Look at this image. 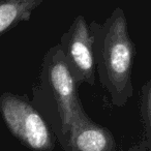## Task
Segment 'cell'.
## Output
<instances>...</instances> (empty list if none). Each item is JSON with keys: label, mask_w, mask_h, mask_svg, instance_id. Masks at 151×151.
<instances>
[{"label": "cell", "mask_w": 151, "mask_h": 151, "mask_svg": "<svg viewBox=\"0 0 151 151\" xmlns=\"http://www.w3.org/2000/svg\"><path fill=\"white\" fill-rule=\"evenodd\" d=\"M31 103L49 123L63 148L73 123L86 112L59 44L45 54L37 82L32 88Z\"/></svg>", "instance_id": "obj_1"}, {"label": "cell", "mask_w": 151, "mask_h": 151, "mask_svg": "<svg viewBox=\"0 0 151 151\" xmlns=\"http://www.w3.org/2000/svg\"><path fill=\"white\" fill-rule=\"evenodd\" d=\"M95 67L103 88L114 106L122 108L134 94L132 70L134 49L121 7H116L104 23H90Z\"/></svg>", "instance_id": "obj_2"}, {"label": "cell", "mask_w": 151, "mask_h": 151, "mask_svg": "<svg viewBox=\"0 0 151 151\" xmlns=\"http://www.w3.org/2000/svg\"><path fill=\"white\" fill-rule=\"evenodd\" d=\"M0 114L5 125L25 147L33 151H52L55 136L49 123L26 95H0Z\"/></svg>", "instance_id": "obj_3"}, {"label": "cell", "mask_w": 151, "mask_h": 151, "mask_svg": "<svg viewBox=\"0 0 151 151\" xmlns=\"http://www.w3.org/2000/svg\"><path fill=\"white\" fill-rule=\"evenodd\" d=\"M64 60L77 86L95 83V60L93 36L90 26L83 16H78L62 35L59 42Z\"/></svg>", "instance_id": "obj_4"}, {"label": "cell", "mask_w": 151, "mask_h": 151, "mask_svg": "<svg viewBox=\"0 0 151 151\" xmlns=\"http://www.w3.org/2000/svg\"><path fill=\"white\" fill-rule=\"evenodd\" d=\"M63 151H117L113 134L84 113L73 123Z\"/></svg>", "instance_id": "obj_5"}, {"label": "cell", "mask_w": 151, "mask_h": 151, "mask_svg": "<svg viewBox=\"0 0 151 151\" xmlns=\"http://www.w3.org/2000/svg\"><path fill=\"white\" fill-rule=\"evenodd\" d=\"M44 0H0V35L28 21Z\"/></svg>", "instance_id": "obj_6"}, {"label": "cell", "mask_w": 151, "mask_h": 151, "mask_svg": "<svg viewBox=\"0 0 151 151\" xmlns=\"http://www.w3.org/2000/svg\"><path fill=\"white\" fill-rule=\"evenodd\" d=\"M140 111L142 116L143 140L139 143L140 151H151V77L141 89Z\"/></svg>", "instance_id": "obj_7"}, {"label": "cell", "mask_w": 151, "mask_h": 151, "mask_svg": "<svg viewBox=\"0 0 151 151\" xmlns=\"http://www.w3.org/2000/svg\"><path fill=\"white\" fill-rule=\"evenodd\" d=\"M120 151H140V149H139V145H136V146L129 148L128 150H120Z\"/></svg>", "instance_id": "obj_8"}]
</instances>
